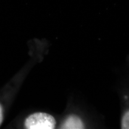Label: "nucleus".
Listing matches in <instances>:
<instances>
[{"label": "nucleus", "instance_id": "f257e3e1", "mask_svg": "<svg viewBox=\"0 0 129 129\" xmlns=\"http://www.w3.org/2000/svg\"><path fill=\"white\" fill-rule=\"evenodd\" d=\"M28 129H53L56 125L55 119L46 113L38 112L29 116L25 121Z\"/></svg>", "mask_w": 129, "mask_h": 129}, {"label": "nucleus", "instance_id": "20e7f679", "mask_svg": "<svg viewBox=\"0 0 129 129\" xmlns=\"http://www.w3.org/2000/svg\"><path fill=\"white\" fill-rule=\"evenodd\" d=\"M2 121H3V111H2V108H1V105H0V125H1Z\"/></svg>", "mask_w": 129, "mask_h": 129}, {"label": "nucleus", "instance_id": "7ed1b4c3", "mask_svg": "<svg viewBox=\"0 0 129 129\" xmlns=\"http://www.w3.org/2000/svg\"><path fill=\"white\" fill-rule=\"evenodd\" d=\"M128 119H129V113H128V111H127V112L125 113L123 117H122V128L127 129L129 128Z\"/></svg>", "mask_w": 129, "mask_h": 129}, {"label": "nucleus", "instance_id": "f03ea898", "mask_svg": "<svg viewBox=\"0 0 129 129\" xmlns=\"http://www.w3.org/2000/svg\"><path fill=\"white\" fill-rule=\"evenodd\" d=\"M62 128L81 129L84 128L82 120L76 115H71L68 117L62 125Z\"/></svg>", "mask_w": 129, "mask_h": 129}]
</instances>
